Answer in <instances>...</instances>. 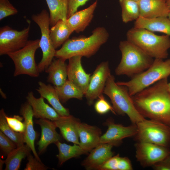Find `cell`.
I'll return each instance as SVG.
<instances>
[{"label":"cell","mask_w":170,"mask_h":170,"mask_svg":"<svg viewBox=\"0 0 170 170\" xmlns=\"http://www.w3.org/2000/svg\"><path fill=\"white\" fill-rule=\"evenodd\" d=\"M167 78L162 79L131 96L144 118L170 125V93Z\"/></svg>","instance_id":"obj_1"},{"label":"cell","mask_w":170,"mask_h":170,"mask_svg":"<svg viewBox=\"0 0 170 170\" xmlns=\"http://www.w3.org/2000/svg\"><path fill=\"white\" fill-rule=\"evenodd\" d=\"M109 36V34L105 27H97L88 37L69 39L59 49L56 50L55 57L65 60L76 56L90 58L107 42Z\"/></svg>","instance_id":"obj_2"},{"label":"cell","mask_w":170,"mask_h":170,"mask_svg":"<svg viewBox=\"0 0 170 170\" xmlns=\"http://www.w3.org/2000/svg\"><path fill=\"white\" fill-rule=\"evenodd\" d=\"M127 40L139 47L151 57L165 59L170 49V37L158 35L145 29L133 27L126 34Z\"/></svg>","instance_id":"obj_3"},{"label":"cell","mask_w":170,"mask_h":170,"mask_svg":"<svg viewBox=\"0 0 170 170\" xmlns=\"http://www.w3.org/2000/svg\"><path fill=\"white\" fill-rule=\"evenodd\" d=\"M119 47L122 58L115 70L116 75L132 78L148 69L153 62V58L127 40L120 42Z\"/></svg>","instance_id":"obj_4"},{"label":"cell","mask_w":170,"mask_h":170,"mask_svg":"<svg viewBox=\"0 0 170 170\" xmlns=\"http://www.w3.org/2000/svg\"><path fill=\"white\" fill-rule=\"evenodd\" d=\"M103 93L110 99L116 113L126 115L133 124L145 119L136 109L127 88L118 85L111 74L107 79Z\"/></svg>","instance_id":"obj_5"},{"label":"cell","mask_w":170,"mask_h":170,"mask_svg":"<svg viewBox=\"0 0 170 170\" xmlns=\"http://www.w3.org/2000/svg\"><path fill=\"white\" fill-rule=\"evenodd\" d=\"M170 75V59H155L151 65L145 71L132 77L128 81L116 83L126 87L132 96Z\"/></svg>","instance_id":"obj_6"},{"label":"cell","mask_w":170,"mask_h":170,"mask_svg":"<svg viewBox=\"0 0 170 170\" xmlns=\"http://www.w3.org/2000/svg\"><path fill=\"white\" fill-rule=\"evenodd\" d=\"M40 39L29 40L26 45L16 51L7 55L13 61L15 66L14 76L25 74L36 77L40 72L35 60V54L40 48Z\"/></svg>","instance_id":"obj_7"},{"label":"cell","mask_w":170,"mask_h":170,"mask_svg":"<svg viewBox=\"0 0 170 170\" xmlns=\"http://www.w3.org/2000/svg\"><path fill=\"white\" fill-rule=\"evenodd\" d=\"M136 124L137 132L134 137L137 142L151 143L169 148V126L158 121L145 119Z\"/></svg>","instance_id":"obj_8"},{"label":"cell","mask_w":170,"mask_h":170,"mask_svg":"<svg viewBox=\"0 0 170 170\" xmlns=\"http://www.w3.org/2000/svg\"><path fill=\"white\" fill-rule=\"evenodd\" d=\"M31 19L38 25L41 31L39 47L42 52V57L38 67L40 73H42L45 71L52 62L56 50L50 36L49 18L48 12L46 9H43L39 13L32 15Z\"/></svg>","instance_id":"obj_9"},{"label":"cell","mask_w":170,"mask_h":170,"mask_svg":"<svg viewBox=\"0 0 170 170\" xmlns=\"http://www.w3.org/2000/svg\"><path fill=\"white\" fill-rule=\"evenodd\" d=\"M30 25L20 31L8 26L0 28V55H7L25 47L27 43Z\"/></svg>","instance_id":"obj_10"},{"label":"cell","mask_w":170,"mask_h":170,"mask_svg":"<svg viewBox=\"0 0 170 170\" xmlns=\"http://www.w3.org/2000/svg\"><path fill=\"white\" fill-rule=\"evenodd\" d=\"M134 146L137 160L144 167L152 166L170 155L169 148L155 144L137 142Z\"/></svg>","instance_id":"obj_11"},{"label":"cell","mask_w":170,"mask_h":170,"mask_svg":"<svg viewBox=\"0 0 170 170\" xmlns=\"http://www.w3.org/2000/svg\"><path fill=\"white\" fill-rule=\"evenodd\" d=\"M111 74L108 61L101 62L96 67L90 79L84 94L88 105L91 106L94 100L102 94L107 79Z\"/></svg>","instance_id":"obj_12"},{"label":"cell","mask_w":170,"mask_h":170,"mask_svg":"<svg viewBox=\"0 0 170 170\" xmlns=\"http://www.w3.org/2000/svg\"><path fill=\"white\" fill-rule=\"evenodd\" d=\"M105 124L108 127L106 132L101 136L99 144L109 143L115 146L121 144L122 139L129 137L134 136L137 132V127L136 124L125 126L116 124L110 119H108Z\"/></svg>","instance_id":"obj_13"},{"label":"cell","mask_w":170,"mask_h":170,"mask_svg":"<svg viewBox=\"0 0 170 170\" xmlns=\"http://www.w3.org/2000/svg\"><path fill=\"white\" fill-rule=\"evenodd\" d=\"M82 57L76 56L69 58L67 65L68 79L83 93H86L89 84L91 74L87 73L81 64Z\"/></svg>","instance_id":"obj_14"},{"label":"cell","mask_w":170,"mask_h":170,"mask_svg":"<svg viewBox=\"0 0 170 170\" xmlns=\"http://www.w3.org/2000/svg\"><path fill=\"white\" fill-rule=\"evenodd\" d=\"M114 146L111 143L99 144L90 152V154L82 162V166L87 170H98L113 156L114 153L111 150Z\"/></svg>","instance_id":"obj_15"},{"label":"cell","mask_w":170,"mask_h":170,"mask_svg":"<svg viewBox=\"0 0 170 170\" xmlns=\"http://www.w3.org/2000/svg\"><path fill=\"white\" fill-rule=\"evenodd\" d=\"M20 113L24 118L26 126L25 132L23 133L24 142L31 149L34 156L42 162L35 146V141L37 135L33 127V110L31 106L27 102L21 106Z\"/></svg>","instance_id":"obj_16"},{"label":"cell","mask_w":170,"mask_h":170,"mask_svg":"<svg viewBox=\"0 0 170 170\" xmlns=\"http://www.w3.org/2000/svg\"><path fill=\"white\" fill-rule=\"evenodd\" d=\"M53 121L56 127L59 128L64 139L74 144H79L78 127L81 122L79 119L70 115L60 116Z\"/></svg>","instance_id":"obj_17"},{"label":"cell","mask_w":170,"mask_h":170,"mask_svg":"<svg viewBox=\"0 0 170 170\" xmlns=\"http://www.w3.org/2000/svg\"><path fill=\"white\" fill-rule=\"evenodd\" d=\"M34 122L40 126L41 130V137L37 143L38 152L40 154L44 152L49 145L59 141L60 136L56 131L57 127L53 121L39 119L35 120Z\"/></svg>","instance_id":"obj_18"},{"label":"cell","mask_w":170,"mask_h":170,"mask_svg":"<svg viewBox=\"0 0 170 170\" xmlns=\"http://www.w3.org/2000/svg\"><path fill=\"white\" fill-rule=\"evenodd\" d=\"M101 133L97 126L80 122L78 127L79 145L85 150L90 152L99 144Z\"/></svg>","instance_id":"obj_19"},{"label":"cell","mask_w":170,"mask_h":170,"mask_svg":"<svg viewBox=\"0 0 170 170\" xmlns=\"http://www.w3.org/2000/svg\"><path fill=\"white\" fill-rule=\"evenodd\" d=\"M26 98L27 102L32 108L34 117L54 121L60 117L53 107L45 102L43 98H36L32 91L28 93Z\"/></svg>","instance_id":"obj_20"},{"label":"cell","mask_w":170,"mask_h":170,"mask_svg":"<svg viewBox=\"0 0 170 170\" xmlns=\"http://www.w3.org/2000/svg\"><path fill=\"white\" fill-rule=\"evenodd\" d=\"M140 16L146 18L167 17L170 9L165 0H140Z\"/></svg>","instance_id":"obj_21"},{"label":"cell","mask_w":170,"mask_h":170,"mask_svg":"<svg viewBox=\"0 0 170 170\" xmlns=\"http://www.w3.org/2000/svg\"><path fill=\"white\" fill-rule=\"evenodd\" d=\"M97 0L88 8L76 11L67 19L69 26L76 33L83 31L91 22L97 7Z\"/></svg>","instance_id":"obj_22"},{"label":"cell","mask_w":170,"mask_h":170,"mask_svg":"<svg viewBox=\"0 0 170 170\" xmlns=\"http://www.w3.org/2000/svg\"><path fill=\"white\" fill-rule=\"evenodd\" d=\"M38 84L39 86L36 90L40 97L46 99L60 116L70 115L69 110L62 105L54 87L42 81H39Z\"/></svg>","instance_id":"obj_23"},{"label":"cell","mask_w":170,"mask_h":170,"mask_svg":"<svg viewBox=\"0 0 170 170\" xmlns=\"http://www.w3.org/2000/svg\"><path fill=\"white\" fill-rule=\"evenodd\" d=\"M65 60L61 58L54 60L45 71L48 74L47 82L55 87L62 86L67 79V65Z\"/></svg>","instance_id":"obj_24"},{"label":"cell","mask_w":170,"mask_h":170,"mask_svg":"<svg viewBox=\"0 0 170 170\" xmlns=\"http://www.w3.org/2000/svg\"><path fill=\"white\" fill-rule=\"evenodd\" d=\"M134 27L163 33L170 37V20L167 17L146 18L140 16L135 20Z\"/></svg>","instance_id":"obj_25"},{"label":"cell","mask_w":170,"mask_h":170,"mask_svg":"<svg viewBox=\"0 0 170 170\" xmlns=\"http://www.w3.org/2000/svg\"><path fill=\"white\" fill-rule=\"evenodd\" d=\"M49 11L50 26H54L60 20L67 19L69 0H45Z\"/></svg>","instance_id":"obj_26"},{"label":"cell","mask_w":170,"mask_h":170,"mask_svg":"<svg viewBox=\"0 0 170 170\" xmlns=\"http://www.w3.org/2000/svg\"><path fill=\"white\" fill-rule=\"evenodd\" d=\"M66 21L60 20L50 29V36L52 43L56 49L62 45L74 32Z\"/></svg>","instance_id":"obj_27"},{"label":"cell","mask_w":170,"mask_h":170,"mask_svg":"<svg viewBox=\"0 0 170 170\" xmlns=\"http://www.w3.org/2000/svg\"><path fill=\"white\" fill-rule=\"evenodd\" d=\"M31 151L26 144L17 147L7 156L4 160L5 170H17L20 167L22 160L27 157Z\"/></svg>","instance_id":"obj_28"},{"label":"cell","mask_w":170,"mask_h":170,"mask_svg":"<svg viewBox=\"0 0 170 170\" xmlns=\"http://www.w3.org/2000/svg\"><path fill=\"white\" fill-rule=\"evenodd\" d=\"M55 144L59 150V153L56 155V157L58 158L59 164L60 165L71 158L79 156L88 152L77 144H74L71 145L61 143L59 141Z\"/></svg>","instance_id":"obj_29"},{"label":"cell","mask_w":170,"mask_h":170,"mask_svg":"<svg viewBox=\"0 0 170 170\" xmlns=\"http://www.w3.org/2000/svg\"><path fill=\"white\" fill-rule=\"evenodd\" d=\"M54 87L60 101L62 103L66 102L71 98L82 100L84 95L79 88L68 79L62 86Z\"/></svg>","instance_id":"obj_30"},{"label":"cell","mask_w":170,"mask_h":170,"mask_svg":"<svg viewBox=\"0 0 170 170\" xmlns=\"http://www.w3.org/2000/svg\"><path fill=\"white\" fill-rule=\"evenodd\" d=\"M122 8V19L126 23L137 20L140 16L138 2L133 0H119Z\"/></svg>","instance_id":"obj_31"},{"label":"cell","mask_w":170,"mask_h":170,"mask_svg":"<svg viewBox=\"0 0 170 170\" xmlns=\"http://www.w3.org/2000/svg\"><path fill=\"white\" fill-rule=\"evenodd\" d=\"M6 114L3 109L0 110V129L6 136L19 147L24 144L23 133L16 132L8 124L5 116Z\"/></svg>","instance_id":"obj_32"},{"label":"cell","mask_w":170,"mask_h":170,"mask_svg":"<svg viewBox=\"0 0 170 170\" xmlns=\"http://www.w3.org/2000/svg\"><path fill=\"white\" fill-rule=\"evenodd\" d=\"M6 119L8 124L14 131L23 133L25 130V124L22 122L23 117L18 115H14L13 117L6 115Z\"/></svg>","instance_id":"obj_33"},{"label":"cell","mask_w":170,"mask_h":170,"mask_svg":"<svg viewBox=\"0 0 170 170\" xmlns=\"http://www.w3.org/2000/svg\"><path fill=\"white\" fill-rule=\"evenodd\" d=\"M94 106L95 110L97 113L104 114L110 110L113 113L116 114L112 106L105 99L103 94L99 96Z\"/></svg>","instance_id":"obj_34"},{"label":"cell","mask_w":170,"mask_h":170,"mask_svg":"<svg viewBox=\"0 0 170 170\" xmlns=\"http://www.w3.org/2000/svg\"><path fill=\"white\" fill-rule=\"evenodd\" d=\"M18 10L8 0H0V20L11 15L16 14Z\"/></svg>","instance_id":"obj_35"},{"label":"cell","mask_w":170,"mask_h":170,"mask_svg":"<svg viewBox=\"0 0 170 170\" xmlns=\"http://www.w3.org/2000/svg\"><path fill=\"white\" fill-rule=\"evenodd\" d=\"M17 145L11 139L0 131V148L4 154L7 156Z\"/></svg>","instance_id":"obj_36"},{"label":"cell","mask_w":170,"mask_h":170,"mask_svg":"<svg viewBox=\"0 0 170 170\" xmlns=\"http://www.w3.org/2000/svg\"><path fill=\"white\" fill-rule=\"evenodd\" d=\"M27 159L28 162L24 170H46L48 168L31 154L28 156Z\"/></svg>","instance_id":"obj_37"},{"label":"cell","mask_w":170,"mask_h":170,"mask_svg":"<svg viewBox=\"0 0 170 170\" xmlns=\"http://www.w3.org/2000/svg\"><path fill=\"white\" fill-rule=\"evenodd\" d=\"M119 155L112 156L108 160L99 168V170H118Z\"/></svg>","instance_id":"obj_38"},{"label":"cell","mask_w":170,"mask_h":170,"mask_svg":"<svg viewBox=\"0 0 170 170\" xmlns=\"http://www.w3.org/2000/svg\"><path fill=\"white\" fill-rule=\"evenodd\" d=\"M88 0H69L67 19L77 11L78 8L85 4Z\"/></svg>","instance_id":"obj_39"},{"label":"cell","mask_w":170,"mask_h":170,"mask_svg":"<svg viewBox=\"0 0 170 170\" xmlns=\"http://www.w3.org/2000/svg\"><path fill=\"white\" fill-rule=\"evenodd\" d=\"M152 167L155 170H170V155Z\"/></svg>","instance_id":"obj_40"},{"label":"cell","mask_w":170,"mask_h":170,"mask_svg":"<svg viewBox=\"0 0 170 170\" xmlns=\"http://www.w3.org/2000/svg\"><path fill=\"white\" fill-rule=\"evenodd\" d=\"M132 165L130 160L126 157H120L118 166V170H132Z\"/></svg>","instance_id":"obj_41"},{"label":"cell","mask_w":170,"mask_h":170,"mask_svg":"<svg viewBox=\"0 0 170 170\" xmlns=\"http://www.w3.org/2000/svg\"><path fill=\"white\" fill-rule=\"evenodd\" d=\"M0 94L2 97L4 99H6L7 98L6 94L3 92L1 89L0 88Z\"/></svg>","instance_id":"obj_42"},{"label":"cell","mask_w":170,"mask_h":170,"mask_svg":"<svg viewBox=\"0 0 170 170\" xmlns=\"http://www.w3.org/2000/svg\"><path fill=\"white\" fill-rule=\"evenodd\" d=\"M0 169L2 170L3 165L4 163V161H3L1 159H0Z\"/></svg>","instance_id":"obj_43"},{"label":"cell","mask_w":170,"mask_h":170,"mask_svg":"<svg viewBox=\"0 0 170 170\" xmlns=\"http://www.w3.org/2000/svg\"><path fill=\"white\" fill-rule=\"evenodd\" d=\"M166 3L168 8L170 9V0H165Z\"/></svg>","instance_id":"obj_44"},{"label":"cell","mask_w":170,"mask_h":170,"mask_svg":"<svg viewBox=\"0 0 170 170\" xmlns=\"http://www.w3.org/2000/svg\"><path fill=\"white\" fill-rule=\"evenodd\" d=\"M168 87L169 91L170 93V82H168Z\"/></svg>","instance_id":"obj_45"},{"label":"cell","mask_w":170,"mask_h":170,"mask_svg":"<svg viewBox=\"0 0 170 170\" xmlns=\"http://www.w3.org/2000/svg\"><path fill=\"white\" fill-rule=\"evenodd\" d=\"M167 17L170 20V12H169V14H168V15L167 16Z\"/></svg>","instance_id":"obj_46"},{"label":"cell","mask_w":170,"mask_h":170,"mask_svg":"<svg viewBox=\"0 0 170 170\" xmlns=\"http://www.w3.org/2000/svg\"><path fill=\"white\" fill-rule=\"evenodd\" d=\"M133 0L136 1V2H138L140 0Z\"/></svg>","instance_id":"obj_47"},{"label":"cell","mask_w":170,"mask_h":170,"mask_svg":"<svg viewBox=\"0 0 170 170\" xmlns=\"http://www.w3.org/2000/svg\"><path fill=\"white\" fill-rule=\"evenodd\" d=\"M169 126L170 127V125H169Z\"/></svg>","instance_id":"obj_48"},{"label":"cell","mask_w":170,"mask_h":170,"mask_svg":"<svg viewBox=\"0 0 170 170\" xmlns=\"http://www.w3.org/2000/svg\"></svg>","instance_id":"obj_49"}]
</instances>
